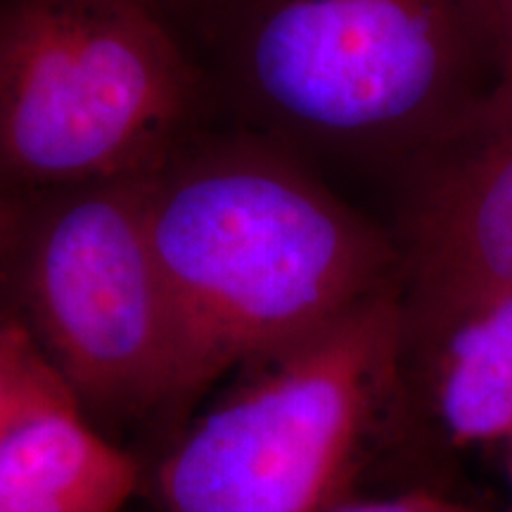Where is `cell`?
Segmentation results:
<instances>
[{
    "mask_svg": "<svg viewBox=\"0 0 512 512\" xmlns=\"http://www.w3.org/2000/svg\"><path fill=\"white\" fill-rule=\"evenodd\" d=\"M166 19L211 114L384 207L508 81L496 0H176Z\"/></svg>",
    "mask_w": 512,
    "mask_h": 512,
    "instance_id": "cell-1",
    "label": "cell"
},
{
    "mask_svg": "<svg viewBox=\"0 0 512 512\" xmlns=\"http://www.w3.org/2000/svg\"><path fill=\"white\" fill-rule=\"evenodd\" d=\"M176 337V403L399 283L387 226L283 147L202 128L145 176Z\"/></svg>",
    "mask_w": 512,
    "mask_h": 512,
    "instance_id": "cell-2",
    "label": "cell"
},
{
    "mask_svg": "<svg viewBox=\"0 0 512 512\" xmlns=\"http://www.w3.org/2000/svg\"><path fill=\"white\" fill-rule=\"evenodd\" d=\"M209 117L150 0H0V181L17 204L147 176Z\"/></svg>",
    "mask_w": 512,
    "mask_h": 512,
    "instance_id": "cell-3",
    "label": "cell"
},
{
    "mask_svg": "<svg viewBox=\"0 0 512 512\" xmlns=\"http://www.w3.org/2000/svg\"><path fill=\"white\" fill-rule=\"evenodd\" d=\"M399 283L249 368L164 460L166 512H328L368 446L403 430Z\"/></svg>",
    "mask_w": 512,
    "mask_h": 512,
    "instance_id": "cell-4",
    "label": "cell"
},
{
    "mask_svg": "<svg viewBox=\"0 0 512 512\" xmlns=\"http://www.w3.org/2000/svg\"><path fill=\"white\" fill-rule=\"evenodd\" d=\"M145 176L22 204L3 292L83 411L176 403V337Z\"/></svg>",
    "mask_w": 512,
    "mask_h": 512,
    "instance_id": "cell-5",
    "label": "cell"
},
{
    "mask_svg": "<svg viewBox=\"0 0 512 512\" xmlns=\"http://www.w3.org/2000/svg\"><path fill=\"white\" fill-rule=\"evenodd\" d=\"M382 223L406 302L512 290V83L403 181Z\"/></svg>",
    "mask_w": 512,
    "mask_h": 512,
    "instance_id": "cell-6",
    "label": "cell"
},
{
    "mask_svg": "<svg viewBox=\"0 0 512 512\" xmlns=\"http://www.w3.org/2000/svg\"><path fill=\"white\" fill-rule=\"evenodd\" d=\"M399 302L403 430L448 448L503 446L512 437V290Z\"/></svg>",
    "mask_w": 512,
    "mask_h": 512,
    "instance_id": "cell-7",
    "label": "cell"
},
{
    "mask_svg": "<svg viewBox=\"0 0 512 512\" xmlns=\"http://www.w3.org/2000/svg\"><path fill=\"white\" fill-rule=\"evenodd\" d=\"M136 484V463L95 430L64 382L0 434V512H121Z\"/></svg>",
    "mask_w": 512,
    "mask_h": 512,
    "instance_id": "cell-8",
    "label": "cell"
},
{
    "mask_svg": "<svg viewBox=\"0 0 512 512\" xmlns=\"http://www.w3.org/2000/svg\"><path fill=\"white\" fill-rule=\"evenodd\" d=\"M62 382L19 313L0 306V434L38 394Z\"/></svg>",
    "mask_w": 512,
    "mask_h": 512,
    "instance_id": "cell-9",
    "label": "cell"
},
{
    "mask_svg": "<svg viewBox=\"0 0 512 512\" xmlns=\"http://www.w3.org/2000/svg\"><path fill=\"white\" fill-rule=\"evenodd\" d=\"M328 512H486L472 501L439 494V491H408L387 498H344Z\"/></svg>",
    "mask_w": 512,
    "mask_h": 512,
    "instance_id": "cell-10",
    "label": "cell"
},
{
    "mask_svg": "<svg viewBox=\"0 0 512 512\" xmlns=\"http://www.w3.org/2000/svg\"><path fill=\"white\" fill-rule=\"evenodd\" d=\"M19 214H22V204H17L5 190L3 181H0V292L5 287V275H8L12 247H15L17 228H19Z\"/></svg>",
    "mask_w": 512,
    "mask_h": 512,
    "instance_id": "cell-11",
    "label": "cell"
},
{
    "mask_svg": "<svg viewBox=\"0 0 512 512\" xmlns=\"http://www.w3.org/2000/svg\"><path fill=\"white\" fill-rule=\"evenodd\" d=\"M496 3L503 17L505 43H508V81L512 83V0H496Z\"/></svg>",
    "mask_w": 512,
    "mask_h": 512,
    "instance_id": "cell-12",
    "label": "cell"
},
{
    "mask_svg": "<svg viewBox=\"0 0 512 512\" xmlns=\"http://www.w3.org/2000/svg\"><path fill=\"white\" fill-rule=\"evenodd\" d=\"M503 451H505V465H508V477L512 486V437L503 444Z\"/></svg>",
    "mask_w": 512,
    "mask_h": 512,
    "instance_id": "cell-13",
    "label": "cell"
},
{
    "mask_svg": "<svg viewBox=\"0 0 512 512\" xmlns=\"http://www.w3.org/2000/svg\"><path fill=\"white\" fill-rule=\"evenodd\" d=\"M150 3H152V5H155V8H159V10H162V15L166 17V12H169V10H171V5H174V3H176V0H150Z\"/></svg>",
    "mask_w": 512,
    "mask_h": 512,
    "instance_id": "cell-14",
    "label": "cell"
}]
</instances>
